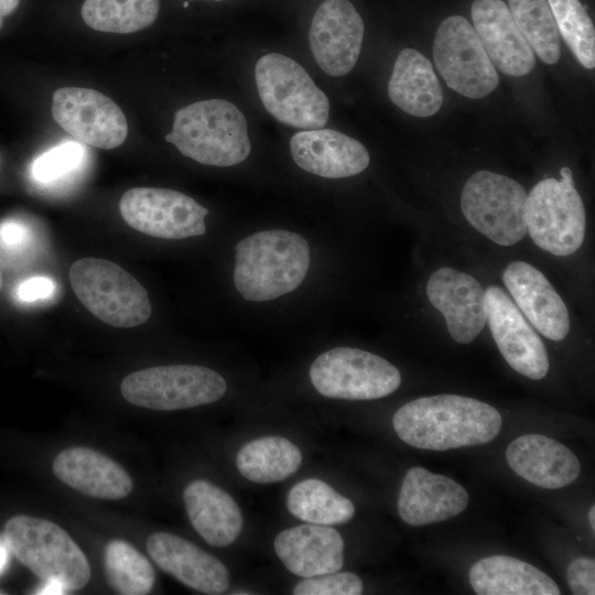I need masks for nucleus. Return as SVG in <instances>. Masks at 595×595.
<instances>
[{"label": "nucleus", "mask_w": 595, "mask_h": 595, "mask_svg": "<svg viewBox=\"0 0 595 595\" xmlns=\"http://www.w3.org/2000/svg\"><path fill=\"white\" fill-rule=\"evenodd\" d=\"M404 443L432 451L475 446L493 441L502 419L490 404L458 394L421 397L400 407L392 419Z\"/></svg>", "instance_id": "1"}, {"label": "nucleus", "mask_w": 595, "mask_h": 595, "mask_svg": "<svg viewBox=\"0 0 595 595\" xmlns=\"http://www.w3.org/2000/svg\"><path fill=\"white\" fill-rule=\"evenodd\" d=\"M311 249L300 234L268 229L239 240L234 285L246 301L267 302L296 290L305 280Z\"/></svg>", "instance_id": "2"}, {"label": "nucleus", "mask_w": 595, "mask_h": 595, "mask_svg": "<svg viewBox=\"0 0 595 595\" xmlns=\"http://www.w3.org/2000/svg\"><path fill=\"white\" fill-rule=\"evenodd\" d=\"M165 141L183 155L214 166L239 164L251 151L245 116L224 99L201 100L177 110Z\"/></svg>", "instance_id": "3"}, {"label": "nucleus", "mask_w": 595, "mask_h": 595, "mask_svg": "<svg viewBox=\"0 0 595 595\" xmlns=\"http://www.w3.org/2000/svg\"><path fill=\"white\" fill-rule=\"evenodd\" d=\"M3 540L8 550L43 582L78 591L90 580V566L73 538L53 521L26 515L10 518Z\"/></svg>", "instance_id": "4"}, {"label": "nucleus", "mask_w": 595, "mask_h": 595, "mask_svg": "<svg viewBox=\"0 0 595 595\" xmlns=\"http://www.w3.org/2000/svg\"><path fill=\"white\" fill-rule=\"evenodd\" d=\"M69 281L80 303L98 320L115 327H136L151 316L145 288L117 263L82 258L69 269Z\"/></svg>", "instance_id": "5"}, {"label": "nucleus", "mask_w": 595, "mask_h": 595, "mask_svg": "<svg viewBox=\"0 0 595 595\" xmlns=\"http://www.w3.org/2000/svg\"><path fill=\"white\" fill-rule=\"evenodd\" d=\"M255 78L262 105L281 123L304 130L327 123V96L293 58L279 53L261 56Z\"/></svg>", "instance_id": "6"}, {"label": "nucleus", "mask_w": 595, "mask_h": 595, "mask_svg": "<svg viewBox=\"0 0 595 595\" xmlns=\"http://www.w3.org/2000/svg\"><path fill=\"white\" fill-rule=\"evenodd\" d=\"M561 178H544L530 191L526 204V225L532 241L554 256L576 252L585 237L586 217L581 195L570 167Z\"/></svg>", "instance_id": "7"}, {"label": "nucleus", "mask_w": 595, "mask_h": 595, "mask_svg": "<svg viewBox=\"0 0 595 595\" xmlns=\"http://www.w3.org/2000/svg\"><path fill=\"white\" fill-rule=\"evenodd\" d=\"M227 383L217 371L196 365H170L129 374L120 392L137 407L172 411L209 404L224 397Z\"/></svg>", "instance_id": "8"}, {"label": "nucleus", "mask_w": 595, "mask_h": 595, "mask_svg": "<svg viewBox=\"0 0 595 595\" xmlns=\"http://www.w3.org/2000/svg\"><path fill=\"white\" fill-rule=\"evenodd\" d=\"M528 193L513 178L490 171L475 172L461 194V209L473 228L501 246H512L527 235Z\"/></svg>", "instance_id": "9"}, {"label": "nucleus", "mask_w": 595, "mask_h": 595, "mask_svg": "<svg viewBox=\"0 0 595 595\" xmlns=\"http://www.w3.org/2000/svg\"><path fill=\"white\" fill-rule=\"evenodd\" d=\"M315 390L324 397L374 400L394 392L401 383L398 368L374 353L336 347L318 355L309 370Z\"/></svg>", "instance_id": "10"}, {"label": "nucleus", "mask_w": 595, "mask_h": 595, "mask_svg": "<svg viewBox=\"0 0 595 595\" xmlns=\"http://www.w3.org/2000/svg\"><path fill=\"white\" fill-rule=\"evenodd\" d=\"M433 58L446 85L467 98H484L499 84L498 73L478 34L462 15H451L440 23Z\"/></svg>", "instance_id": "11"}, {"label": "nucleus", "mask_w": 595, "mask_h": 595, "mask_svg": "<svg viewBox=\"0 0 595 595\" xmlns=\"http://www.w3.org/2000/svg\"><path fill=\"white\" fill-rule=\"evenodd\" d=\"M119 212L130 227L155 238L184 239L206 232L208 209L174 190L130 188L120 198Z\"/></svg>", "instance_id": "12"}, {"label": "nucleus", "mask_w": 595, "mask_h": 595, "mask_svg": "<svg viewBox=\"0 0 595 595\" xmlns=\"http://www.w3.org/2000/svg\"><path fill=\"white\" fill-rule=\"evenodd\" d=\"M52 116L77 141L110 150L128 136V122L118 105L100 91L63 87L53 94Z\"/></svg>", "instance_id": "13"}, {"label": "nucleus", "mask_w": 595, "mask_h": 595, "mask_svg": "<svg viewBox=\"0 0 595 595\" xmlns=\"http://www.w3.org/2000/svg\"><path fill=\"white\" fill-rule=\"evenodd\" d=\"M487 322L508 365L532 380L549 371L547 348L509 295L498 285L485 290Z\"/></svg>", "instance_id": "14"}, {"label": "nucleus", "mask_w": 595, "mask_h": 595, "mask_svg": "<svg viewBox=\"0 0 595 595\" xmlns=\"http://www.w3.org/2000/svg\"><path fill=\"white\" fill-rule=\"evenodd\" d=\"M364 22L348 0H325L316 10L309 34L317 65L328 75L344 76L361 50Z\"/></svg>", "instance_id": "15"}, {"label": "nucleus", "mask_w": 595, "mask_h": 595, "mask_svg": "<svg viewBox=\"0 0 595 595\" xmlns=\"http://www.w3.org/2000/svg\"><path fill=\"white\" fill-rule=\"evenodd\" d=\"M429 302L444 316L451 337L472 343L487 322L485 289L470 274L443 267L426 282Z\"/></svg>", "instance_id": "16"}, {"label": "nucleus", "mask_w": 595, "mask_h": 595, "mask_svg": "<svg viewBox=\"0 0 595 595\" xmlns=\"http://www.w3.org/2000/svg\"><path fill=\"white\" fill-rule=\"evenodd\" d=\"M502 281L515 304L536 329L551 340H562L570 332L566 305L547 277L524 261L510 262Z\"/></svg>", "instance_id": "17"}, {"label": "nucleus", "mask_w": 595, "mask_h": 595, "mask_svg": "<svg viewBox=\"0 0 595 595\" xmlns=\"http://www.w3.org/2000/svg\"><path fill=\"white\" fill-rule=\"evenodd\" d=\"M474 29L493 64L509 76H524L536 66L534 52L501 0H475Z\"/></svg>", "instance_id": "18"}, {"label": "nucleus", "mask_w": 595, "mask_h": 595, "mask_svg": "<svg viewBox=\"0 0 595 595\" xmlns=\"http://www.w3.org/2000/svg\"><path fill=\"white\" fill-rule=\"evenodd\" d=\"M291 155L299 167L325 178H344L367 169L370 156L363 143L333 129H310L290 140Z\"/></svg>", "instance_id": "19"}, {"label": "nucleus", "mask_w": 595, "mask_h": 595, "mask_svg": "<svg viewBox=\"0 0 595 595\" xmlns=\"http://www.w3.org/2000/svg\"><path fill=\"white\" fill-rule=\"evenodd\" d=\"M147 550L161 570L195 591L218 595L229 587L227 567L184 538L154 532L147 540Z\"/></svg>", "instance_id": "20"}, {"label": "nucleus", "mask_w": 595, "mask_h": 595, "mask_svg": "<svg viewBox=\"0 0 595 595\" xmlns=\"http://www.w3.org/2000/svg\"><path fill=\"white\" fill-rule=\"evenodd\" d=\"M468 505L463 486L423 467H411L404 475L398 497V512L410 526H425L451 519Z\"/></svg>", "instance_id": "21"}, {"label": "nucleus", "mask_w": 595, "mask_h": 595, "mask_svg": "<svg viewBox=\"0 0 595 595\" xmlns=\"http://www.w3.org/2000/svg\"><path fill=\"white\" fill-rule=\"evenodd\" d=\"M52 469L67 486L99 499H122L133 489V482L121 465L109 456L84 446L60 452L53 461Z\"/></svg>", "instance_id": "22"}, {"label": "nucleus", "mask_w": 595, "mask_h": 595, "mask_svg": "<svg viewBox=\"0 0 595 595\" xmlns=\"http://www.w3.org/2000/svg\"><path fill=\"white\" fill-rule=\"evenodd\" d=\"M506 459L518 476L549 489L572 484L581 472L580 462L570 448L541 434H524L511 441Z\"/></svg>", "instance_id": "23"}, {"label": "nucleus", "mask_w": 595, "mask_h": 595, "mask_svg": "<svg viewBox=\"0 0 595 595\" xmlns=\"http://www.w3.org/2000/svg\"><path fill=\"white\" fill-rule=\"evenodd\" d=\"M274 550L291 573L305 578L338 572L344 563L342 536L321 524L281 531L274 539Z\"/></svg>", "instance_id": "24"}, {"label": "nucleus", "mask_w": 595, "mask_h": 595, "mask_svg": "<svg viewBox=\"0 0 595 595\" xmlns=\"http://www.w3.org/2000/svg\"><path fill=\"white\" fill-rule=\"evenodd\" d=\"M183 500L193 528L212 547H227L240 534V508L220 487L204 479L194 480L185 487Z\"/></svg>", "instance_id": "25"}, {"label": "nucleus", "mask_w": 595, "mask_h": 595, "mask_svg": "<svg viewBox=\"0 0 595 595\" xmlns=\"http://www.w3.org/2000/svg\"><path fill=\"white\" fill-rule=\"evenodd\" d=\"M388 95L394 105L414 117H431L443 104L442 87L431 62L409 47L396 58Z\"/></svg>", "instance_id": "26"}, {"label": "nucleus", "mask_w": 595, "mask_h": 595, "mask_svg": "<svg viewBox=\"0 0 595 595\" xmlns=\"http://www.w3.org/2000/svg\"><path fill=\"white\" fill-rule=\"evenodd\" d=\"M469 583L478 595H559L555 582L538 567L508 555L477 561Z\"/></svg>", "instance_id": "27"}, {"label": "nucleus", "mask_w": 595, "mask_h": 595, "mask_svg": "<svg viewBox=\"0 0 595 595\" xmlns=\"http://www.w3.org/2000/svg\"><path fill=\"white\" fill-rule=\"evenodd\" d=\"M302 463L300 448L282 436H264L246 443L238 452L236 465L247 479L277 483L294 474Z\"/></svg>", "instance_id": "28"}, {"label": "nucleus", "mask_w": 595, "mask_h": 595, "mask_svg": "<svg viewBox=\"0 0 595 595\" xmlns=\"http://www.w3.org/2000/svg\"><path fill=\"white\" fill-rule=\"evenodd\" d=\"M286 507L294 517L321 526L345 523L355 515L348 498L317 478L295 484L288 494Z\"/></svg>", "instance_id": "29"}, {"label": "nucleus", "mask_w": 595, "mask_h": 595, "mask_svg": "<svg viewBox=\"0 0 595 595\" xmlns=\"http://www.w3.org/2000/svg\"><path fill=\"white\" fill-rule=\"evenodd\" d=\"M160 11V0H85L82 18L100 32L129 34L152 25Z\"/></svg>", "instance_id": "30"}, {"label": "nucleus", "mask_w": 595, "mask_h": 595, "mask_svg": "<svg viewBox=\"0 0 595 595\" xmlns=\"http://www.w3.org/2000/svg\"><path fill=\"white\" fill-rule=\"evenodd\" d=\"M105 572L109 585L122 595H144L154 585L150 561L125 540L113 539L105 548Z\"/></svg>", "instance_id": "31"}, {"label": "nucleus", "mask_w": 595, "mask_h": 595, "mask_svg": "<svg viewBox=\"0 0 595 595\" xmlns=\"http://www.w3.org/2000/svg\"><path fill=\"white\" fill-rule=\"evenodd\" d=\"M509 11L538 57L545 64H556L561 41L555 20L547 0H508Z\"/></svg>", "instance_id": "32"}, {"label": "nucleus", "mask_w": 595, "mask_h": 595, "mask_svg": "<svg viewBox=\"0 0 595 595\" xmlns=\"http://www.w3.org/2000/svg\"><path fill=\"white\" fill-rule=\"evenodd\" d=\"M559 33L582 66L595 67L594 24L580 0H547Z\"/></svg>", "instance_id": "33"}, {"label": "nucleus", "mask_w": 595, "mask_h": 595, "mask_svg": "<svg viewBox=\"0 0 595 595\" xmlns=\"http://www.w3.org/2000/svg\"><path fill=\"white\" fill-rule=\"evenodd\" d=\"M86 150L79 141H64L39 155L31 165L33 180L41 184H52L79 167Z\"/></svg>", "instance_id": "34"}, {"label": "nucleus", "mask_w": 595, "mask_h": 595, "mask_svg": "<svg viewBox=\"0 0 595 595\" xmlns=\"http://www.w3.org/2000/svg\"><path fill=\"white\" fill-rule=\"evenodd\" d=\"M363 582L354 573H328L299 582L292 593L294 595H359Z\"/></svg>", "instance_id": "35"}, {"label": "nucleus", "mask_w": 595, "mask_h": 595, "mask_svg": "<svg viewBox=\"0 0 595 595\" xmlns=\"http://www.w3.org/2000/svg\"><path fill=\"white\" fill-rule=\"evenodd\" d=\"M33 235L23 223L14 219L0 224V257L9 260L26 256L31 250Z\"/></svg>", "instance_id": "36"}, {"label": "nucleus", "mask_w": 595, "mask_h": 595, "mask_svg": "<svg viewBox=\"0 0 595 595\" xmlns=\"http://www.w3.org/2000/svg\"><path fill=\"white\" fill-rule=\"evenodd\" d=\"M566 578L575 595L595 594V562L589 558H578L567 567Z\"/></svg>", "instance_id": "37"}, {"label": "nucleus", "mask_w": 595, "mask_h": 595, "mask_svg": "<svg viewBox=\"0 0 595 595\" xmlns=\"http://www.w3.org/2000/svg\"><path fill=\"white\" fill-rule=\"evenodd\" d=\"M55 284L47 277H33L19 283L15 290L17 298L22 302L45 300L52 295Z\"/></svg>", "instance_id": "38"}, {"label": "nucleus", "mask_w": 595, "mask_h": 595, "mask_svg": "<svg viewBox=\"0 0 595 595\" xmlns=\"http://www.w3.org/2000/svg\"><path fill=\"white\" fill-rule=\"evenodd\" d=\"M20 0H0V29L6 17L10 15L19 6Z\"/></svg>", "instance_id": "39"}, {"label": "nucleus", "mask_w": 595, "mask_h": 595, "mask_svg": "<svg viewBox=\"0 0 595 595\" xmlns=\"http://www.w3.org/2000/svg\"><path fill=\"white\" fill-rule=\"evenodd\" d=\"M67 591L56 582H44V585L40 587L36 594H65Z\"/></svg>", "instance_id": "40"}, {"label": "nucleus", "mask_w": 595, "mask_h": 595, "mask_svg": "<svg viewBox=\"0 0 595 595\" xmlns=\"http://www.w3.org/2000/svg\"><path fill=\"white\" fill-rule=\"evenodd\" d=\"M8 547L0 541V573L4 570L8 562Z\"/></svg>", "instance_id": "41"}, {"label": "nucleus", "mask_w": 595, "mask_h": 595, "mask_svg": "<svg viewBox=\"0 0 595 595\" xmlns=\"http://www.w3.org/2000/svg\"><path fill=\"white\" fill-rule=\"evenodd\" d=\"M588 521L593 532L595 531V506L593 505L588 511Z\"/></svg>", "instance_id": "42"}, {"label": "nucleus", "mask_w": 595, "mask_h": 595, "mask_svg": "<svg viewBox=\"0 0 595 595\" xmlns=\"http://www.w3.org/2000/svg\"><path fill=\"white\" fill-rule=\"evenodd\" d=\"M1 285H2V275H1V271H0V289H1Z\"/></svg>", "instance_id": "43"}, {"label": "nucleus", "mask_w": 595, "mask_h": 595, "mask_svg": "<svg viewBox=\"0 0 595 595\" xmlns=\"http://www.w3.org/2000/svg\"><path fill=\"white\" fill-rule=\"evenodd\" d=\"M212 1H221V0H212Z\"/></svg>", "instance_id": "44"}, {"label": "nucleus", "mask_w": 595, "mask_h": 595, "mask_svg": "<svg viewBox=\"0 0 595 595\" xmlns=\"http://www.w3.org/2000/svg\"><path fill=\"white\" fill-rule=\"evenodd\" d=\"M0 594H3L2 592H0Z\"/></svg>", "instance_id": "45"}]
</instances>
